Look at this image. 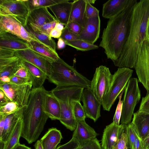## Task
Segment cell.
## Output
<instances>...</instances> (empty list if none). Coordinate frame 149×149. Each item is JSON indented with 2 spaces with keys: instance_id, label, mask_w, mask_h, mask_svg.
<instances>
[{
  "instance_id": "56",
  "label": "cell",
  "mask_w": 149,
  "mask_h": 149,
  "mask_svg": "<svg viewBox=\"0 0 149 149\" xmlns=\"http://www.w3.org/2000/svg\"><path fill=\"white\" fill-rule=\"evenodd\" d=\"M142 142L145 149H149V136L146 137Z\"/></svg>"
},
{
  "instance_id": "2",
  "label": "cell",
  "mask_w": 149,
  "mask_h": 149,
  "mask_svg": "<svg viewBox=\"0 0 149 149\" xmlns=\"http://www.w3.org/2000/svg\"><path fill=\"white\" fill-rule=\"evenodd\" d=\"M137 0H130L125 9L109 19L103 30L100 46L108 59L114 61L119 57L129 36L131 17Z\"/></svg>"
},
{
  "instance_id": "33",
  "label": "cell",
  "mask_w": 149,
  "mask_h": 149,
  "mask_svg": "<svg viewBox=\"0 0 149 149\" xmlns=\"http://www.w3.org/2000/svg\"><path fill=\"white\" fill-rule=\"evenodd\" d=\"M58 22L56 20L40 26H33L29 24H27V25L34 31L50 36L51 31L54 28Z\"/></svg>"
},
{
  "instance_id": "9",
  "label": "cell",
  "mask_w": 149,
  "mask_h": 149,
  "mask_svg": "<svg viewBox=\"0 0 149 149\" xmlns=\"http://www.w3.org/2000/svg\"><path fill=\"white\" fill-rule=\"evenodd\" d=\"M112 75L108 68L101 65L96 68L91 81L90 88L101 103L109 90Z\"/></svg>"
},
{
  "instance_id": "27",
  "label": "cell",
  "mask_w": 149,
  "mask_h": 149,
  "mask_svg": "<svg viewBox=\"0 0 149 149\" xmlns=\"http://www.w3.org/2000/svg\"><path fill=\"white\" fill-rule=\"evenodd\" d=\"M0 31H5L20 38L22 24L12 17L0 16Z\"/></svg>"
},
{
  "instance_id": "5",
  "label": "cell",
  "mask_w": 149,
  "mask_h": 149,
  "mask_svg": "<svg viewBox=\"0 0 149 149\" xmlns=\"http://www.w3.org/2000/svg\"><path fill=\"white\" fill-rule=\"evenodd\" d=\"M53 72L47 79L58 87L90 88L91 81L60 58L52 63Z\"/></svg>"
},
{
  "instance_id": "7",
  "label": "cell",
  "mask_w": 149,
  "mask_h": 149,
  "mask_svg": "<svg viewBox=\"0 0 149 149\" xmlns=\"http://www.w3.org/2000/svg\"><path fill=\"white\" fill-rule=\"evenodd\" d=\"M139 82L136 78H131L124 90L120 119L121 124L122 125H126L130 123L135 107L140 99Z\"/></svg>"
},
{
  "instance_id": "53",
  "label": "cell",
  "mask_w": 149,
  "mask_h": 149,
  "mask_svg": "<svg viewBox=\"0 0 149 149\" xmlns=\"http://www.w3.org/2000/svg\"><path fill=\"white\" fill-rule=\"evenodd\" d=\"M62 33V31L58 30L55 28L51 31L49 36L51 37L55 38H59L60 37Z\"/></svg>"
},
{
  "instance_id": "16",
  "label": "cell",
  "mask_w": 149,
  "mask_h": 149,
  "mask_svg": "<svg viewBox=\"0 0 149 149\" xmlns=\"http://www.w3.org/2000/svg\"><path fill=\"white\" fill-rule=\"evenodd\" d=\"M0 47L15 50L30 49L27 41L3 31H0Z\"/></svg>"
},
{
  "instance_id": "11",
  "label": "cell",
  "mask_w": 149,
  "mask_h": 149,
  "mask_svg": "<svg viewBox=\"0 0 149 149\" xmlns=\"http://www.w3.org/2000/svg\"><path fill=\"white\" fill-rule=\"evenodd\" d=\"M134 68L139 82L149 92V42L147 40L141 45Z\"/></svg>"
},
{
  "instance_id": "17",
  "label": "cell",
  "mask_w": 149,
  "mask_h": 149,
  "mask_svg": "<svg viewBox=\"0 0 149 149\" xmlns=\"http://www.w3.org/2000/svg\"><path fill=\"white\" fill-rule=\"evenodd\" d=\"M68 0H62L60 2L48 7L59 22L65 26L70 22L73 6L72 2Z\"/></svg>"
},
{
  "instance_id": "43",
  "label": "cell",
  "mask_w": 149,
  "mask_h": 149,
  "mask_svg": "<svg viewBox=\"0 0 149 149\" xmlns=\"http://www.w3.org/2000/svg\"><path fill=\"white\" fill-rule=\"evenodd\" d=\"M138 112L149 114V92L142 98Z\"/></svg>"
},
{
  "instance_id": "19",
  "label": "cell",
  "mask_w": 149,
  "mask_h": 149,
  "mask_svg": "<svg viewBox=\"0 0 149 149\" xmlns=\"http://www.w3.org/2000/svg\"><path fill=\"white\" fill-rule=\"evenodd\" d=\"M98 134L95 130L84 120L77 121L72 137L74 138L81 145L96 138Z\"/></svg>"
},
{
  "instance_id": "24",
  "label": "cell",
  "mask_w": 149,
  "mask_h": 149,
  "mask_svg": "<svg viewBox=\"0 0 149 149\" xmlns=\"http://www.w3.org/2000/svg\"><path fill=\"white\" fill-rule=\"evenodd\" d=\"M70 22H74L79 24L83 28L87 21L86 15V0H74Z\"/></svg>"
},
{
  "instance_id": "47",
  "label": "cell",
  "mask_w": 149,
  "mask_h": 149,
  "mask_svg": "<svg viewBox=\"0 0 149 149\" xmlns=\"http://www.w3.org/2000/svg\"><path fill=\"white\" fill-rule=\"evenodd\" d=\"M14 75L30 79V76L28 70L23 64L22 61L21 63L19 66Z\"/></svg>"
},
{
  "instance_id": "25",
  "label": "cell",
  "mask_w": 149,
  "mask_h": 149,
  "mask_svg": "<svg viewBox=\"0 0 149 149\" xmlns=\"http://www.w3.org/2000/svg\"><path fill=\"white\" fill-rule=\"evenodd\" d=\"M21 61L29 72L30 80L32 83V88H39L43 86L45 80L48 78L45 73L32 64L25 61Z\"/></svg>"
},
{
  "instance_id": "62",
  "label": "cell",
  "mask_w": 149,
  "mask_h": 149,
  "mask_svg": "<svg viewBox=\"0 0 149 149\" xmlns=\"http://www.w3.org/2000/svg\"><path fill=\"white\" fill-rule=\"evenodd\" d=\"M149 136V131H148V133L147 134V136L146 137H147V136Z\"/></svg>"
},
{
  "instance_id": "3",
  "label": "cell",
  "mask_w": 149,
  "mask_h": 149,
  "mask_svg": "<svg viewBox=\"0 0 149 149\" xmlns=\"http://www.w3.org/2000/svg\"><path fill=\"white\" fill-rule=\"evenodd\" d=\"M45 90L43 86L32 88L22 117L21 137L29 144L38 139L49 118L45 111Z\"/></svg>"
},
{
  "instance_id": "52",
  "label": "cell",
  "mask_w": 149,
  "mask_h": 149,
  "mask_svg": "<svg viewBox=\"0 0 149 149\" xmlns=\"http://www.w3.org/2000/svg\"><path fill=\"white\" fill-rule=\"evenodd\" d=\"M7 116L0 115V138L1 137L3 131L5 120Z\"/></svg>"
},
{
  "instance_id": "54",
  "label": "cell",
  "mask_w": 149,
  "mask_h": 149,
  "mask_svg": "<svg viewBox=\"0 0 149 149\" xmlns=\"http://www.w3.org/2000/svg\"><path fill=\"white\" fill-rule=\"evenodd\" d=\"M65 41L62 38H59L57 43V49H62L65 47Z\"/></svg>"
},
{
  "instance_id": "23",
  "label": "cell",
  "mask_w": 149,
  "mask_h": 149,
  "mask_svg": "<svg viewBox=\"0 0 149 149\" xmlns=\"http://www.w3.org/2000/svg\"><path fill=\"white\" fill-rule=\"evenodd\" d=\"M131 122L138 136L143 141L146 137L149 131V114L137 111L134 113Z\"/></svg>"
},
{
  "instance_id": "31",
  "label": "cell",
  "mask_w": 149,
  "mask_h": 149,
  "mask_svg": "<svg viewBox=\"0 0 149 149\" xmlns=\"http://www.w3.org/2000/svg\"><path fill=\"white\" fill-rule=\"evenodd\" d=\"M24 27L28 32L38 39L40 42L47 46L54 51L56 52V49L57 46L56 43L50 36L34 31L27 25Z\"/></svg>"
},
{
  "instance_id": "42",
  "label": "cell",
  "mask_w": 149,
  "mask_h": 149,
  "mask_svg": "<svg viewBox=\"0 0 149 149\" xmlns=\"http://www.w3.org/2000/svg\"><path fill=\"white\" fill-rule=\"evenodd\" d=\"M80 149H102L100 142L96 138L80 145Z\"/></svg>"
},
{
  "instance_id": "38",
  "label": "cell",
  "mask_w": 149,
  "mask_h": 149,
  "mask_svg": "<svg viewBox=\"0 0 149 149\" xmlns=\"http://www.w3.org/2000/svg\"><path fill=\"white\" fill-rule=\"evenodd\" d=\"M21 107L15 102H9L5 105L0 107V115L8 116L15 112Z\"/></svg>"
},
{
  "instance_id": "28",
  "label": "cell",
  "mask_w": 149,
  "mask_h": 149,
  "mask_svg": "<svg viewBox=\"0 0 149 149\" xmlns=\"http://www.w3.org/2000/svg\"><path fill=\"white\" fill-rule=\"evenodd\" d=\"M23 116L18 120L6 142L3 145L0 143V149H14L20 143Z\"/></svg>"
},
{
  "instance_id": "10",
  "label": "cell",
  "mask_w": 149,
  "mask_h": 149,
  "mask_svg": "<svg viewBox=\"0 0 149 149\" xmlns=\"http://www.w3.org/2000/svg\"><path fill=\"white\" fill-rule=\"evenodd\" d=\"M32 88L31 81L17 85L11 83L0 84V89L3 91L11 102L20 107L26 106Z\"/></svg>"
},
{
  "instance_id": "4",
  "label": "cell",
  "mask_w": 149,
  "mask_h": 149,
  "mask_svg": "<svg viewBox=\"0 0 149 149\" xmlns=\"http://www.w3.org/2000/svg\"><path fill=\"white\" fill-rule=\"evenodd\" d=\"M84 88L79 86H56L51 91L60 104L61 115L59 120L71 131L74 130L77 123L73 114V102L81 101Z\"/></svg>"
},
{
  "instance_id": "49",
  "label": "cell",
  "mask_w": 149,
  "mask_h": 149,
  "mask_svg": "<svg viewBox=\"0 0 149 149\" xmlns=\"http://www.w3.org/2000/svg\"><path fill=\"white\" fill-rule=\"evenodd\" d=\"M10 78L11 83L17 85L22 84L31 81L29 79L22 78L14 75Z\"/></svg>"
},
{
  "instance_id": "57",
  "label": "cell",
  "mask_w": 149,
  "mask_h": 149,
  "mask_svg": "<svg viewBox=\"0 0 149 149\" xmlns=\"http://www.w3.org/2000/svg\"><path fill=\"white\" fill-rule=\"evenodd\" d=\"M54 28L58 30L62 31L64 28V25L58 22L56 24Z\"/></svg>"
},
{
  "instance_id": "26",
  "label": "cell",
  "mask_w": 149,
  "mask_h": 149,
  "mask_svg": "<svg viewBox=\"0 0 149 149\" xmlns=\"http://www.w3.org/2000/svg\"><path fill=\"white\" fill-rule=\"evenodd\" d=\"M62 138L60 130L52 127L48 129L40 141L43 149H56Z\"/></svg>"
},
{
  "instance_id": "46",
  "label": "cell",
  "mask_w": 149,
  "mask_h": 149,
  "mask_svg": "<svg viewBox=\"0 0 149 149\" xmlns=\"http://www.w3.org/2000/svg\"><path fill=\"white\" fill-rule=\"evenodd\" d=\"M80 146L74 138H72L66 143L59 146L56 149H76Z\"/></svg>"
},
{
  "instance_id": "58",
  "label": "cell",
  "mask_w": 149,
  "mask_h": 149,
  "mask_svg": "<svg viewBox=\"0 0 149 149\" xmlns=\"http://www.w3.org/2000/svg\"><path fill=\"white\" fill-rule=\"evenodd\" d=\"M35 149H43L40 140H37L34 145Z\"/></svg>"
},
{
  "instance_id": "61",
  "label": "cell",
  "mask_w": 149,
  "mask_h": 149,
  "mask_svg": "<svg viewBox=\"0 0 149 149\" xmlns=\"http://www.w3.org/2000/svg\"><path fill=\"white\" fill-rule=\"evenodd\" d=\"M88 1L90 4H94L96 1L95 0H87Z\"/></svg>"
},
{
  "instance_id": "21",
  "label": "cell",
  "mask_w": 149,
  "mask_h": 149,
  "mask_svg": "<svg viewBox=\"0 0 149 149\" xmlns=\"http://www.w3.org/2000/svg\"><path fill=\"white\" fill-rule=\"evenodd\" d=\"M130 0H109L103 5L102 16L110 19L121 13L127 7Z\"/></svg>"
},
{
  "instance_id": "50",
  "label": "cell",
  "mask_w": 149,
  "mask_h": 149,
  "mask_svg": "<svg viewBox=\"0 0 149 149\" xmlns=\"http://www.w3.org/2000/svg\"><path fill=\"white\" fill-rule=\"evenodd\" d=\"M11 102L4 92L0 89V107Z\"/></svg>"
},
{
  "instance_id": "44",
  "label": "cell",
  "mask_w": 149,
  "mask_h": 149,
  "mask_svg": "<svg viewBox=\"0 0 149 149\" xmlns=\"http://www.w3.org/2000/svg\"><path fill=\"white\" fill-rule=\"evenodd\" d=\"M86 15L87 18H89L99 15V10L93 6L86 0Z\"/></svg>"
},
{
  "instance_id": "14",
  "label": "cell",
  "mask_w": 149,
  "mask_h": 149,
  "mask_svg": "<svg viewBox=\"0 0 149 149\" xmlns=\"http://www.w3.org/2000/svg\"><path fill=\"white\" fill-rule=\"evenodd\" d=\"M124 126L112 122L106 127L102 139L101 146L102 149H114Z\"/></svg>"
},
{
  "instance_id": "13",
  "label": "cell",
  "mask_w": 149,
  "mask_h": 149,
  "mask_svg": "<svg viewBox=\"0 0 149 149\" xmlns=\"http://www.w3.org/2000/svg\"><path fill=\"white\" fill-rule=\"evenodd\" d=\"M81 101L86 118L95 122L101 116L102 104L95 97L90 88H84L82 91Z\"/></svg>"
},
{
  "instance_id": "51",
  "label": "cell",
  "mask_w": 149,
  "mask_h": 149,
  "mask_svg": "<svg viewBox=\"0 0 149 149\" xmlns=\"http://www.w3.org/2000/svg\"><path fill=\"white\" fill-rule=\"evenodd\" d=\"M133 149H145L142 141L138 135L136 136L134 142Z\"/></svg>"
},
{
  "instance_id": "63",
  "label": "cell",
  "mask_w": 149,
  "mask_h": 149,
  "mask_svg": "<svg viewBox=\"0 0 149 149\" xmlns=\"http://www.w3.org/2000/svg\"><path fill=\"white\" fill-rule=\"evenodd\" d=\"M76 149H80V146Z\"/></svg>"
},
{
  "instance_id": "1",
  "label": "cell",
  "mask_w": 149,
  "mask_h": 149,
  "mask_svg": "<svg viewBox=\"0 0 149 149\" xmlns=\"http://www.w3.org/2000/svg\"><path fill=\"white\" fill-rule=\"evenodd\" d=\"M149 19V0H141L132 13L130 33L118 59L113 61L118 68H134L141 45L147 40V29Z\"/></svg>"
},
{
  "instance_id": "55",
  "label": "cell",
  "mask_w": 149,
  "mask_h": 149,
  "mask_svg": "<svg viewBox=\"0 0 149 149\" xmlns=\"http://www.w3.org/2000/svg\"><path fill=\"white\" fill-rule=\"evenodd\" d=\"M11 82L10 78L7 76L0 77V84L8 83Z\"/></svg>"
},
{
  "instance_id": "45",
  "label": "cell",
  "mask_w": 149,
  "mask_h": 149,
  "mask_svg": "<svg viewBox=\"0 0 149 149\" xmlns=\"http://www.w3.org/2000/svg\"><path fill=\"white\" fill-rule=\"evenodd\" d=\"M20 38L27 42L35 41L40 42L38 39L28 32L22 25L21 28Z\"/></svg>"
},
{
  "instance_id": "40",
  "label": "cell",
  "mask_w": 149,
  "mask_h": 149,
  "mask_svg": "<svg viewBox=\"0 0 149 149\" xmlns=\"http://www.w3.org/2000/svg\"><path fill=\"white\" fill-rule=\"evenodd\" d=\"M126 128L128 140L133 149V144L137 134L132 122L126 125Z\"/></svg>"
},
{
  "instance_id": "20",
  "label": "cell",
  "mask_w": 149,
  "mask_h": 149,
  "mask_svg": "<svg viewBox=\"0 0 149 149\" xmlns=\"http://www.w3.org/2000/svg\"><path fill=\"white\" fill-rule=\"evenodd\" d=\"M44 109L49 118L52 120H59L61 115L60 104L51 91H45Z\"/></svg>"
},
{
  "instance_id": "60",
  "label": "cell",
  "mask_w": 149,
  "mask_h": 149,
  "mask_svg": "<svg viewBox=\"0 0 149 149\" xmlns=\"http://www.w3.org/2000/svg\"><path fill=\"white\" fill-rule=\"evenodd\" d=\"M147 40L149 42V19L148 20L147 29Z\"/></svg>"
},
{
  "instance_id": "30",
  "label": "cell",
  "mask_w": 149,
  "mask_h": 149,
  "mask_svg": "<svg viewBox=\"0 0 149 149\" xmlns=\"http://www.w3.org/2000/svg\"><path fill=\"white\" fill-rule=\"evenodd\" d=\"M20 59L15 50L0 47V70Z\"/></svg>"
},
{
  "instance_id": "34",
  "label": "cell",
  "mask_w": 149,
  "mask_h": 149,
  "mask_svg": "<svg viewBox=\"0 0 149 149\" xmlns=\"http://www.w3.org/2000/svg\"><path fill=\"white\" fill-rule=\"evenodd\" d=\"M62 0H29L28 3L30 10L34 8H48L61 1Z\"/></svg>"
},
{
  "instance_id": "39",
  "label": "cell",
  "mask_w": 149,
  "mask_h": 149,
  "mask_svg": "<svg viewBox=\"0 0 149 149\" xmlns=\"http://www.w3.org/2000/svg\"><path fill=\"white\" fill-rule=\"evenodd\" d=\"M123 91L118 96L119 100L113 118V122L118 125H120L123 108V101L121 100L124 92Z\"/></svg>"
},
{
  "instance_id": "29",
  "label": "cell",
  "mask_w": 149,
  "mask_h": 149,
  "mask_svg": "<svg viewBox=\"0 0 149 149\" xmlns=\"http://www.w3.org/2000/svg\"><path fill=\"white\" fill-rule=\"evenodd\" d=\"M30 49L54 61L60 57L56 52L43 44L35 41L28 42Z\"/></svg>"
},
{
  "instance_id": "18",
  "label": "cell",
  "mask_w": 149,
  "mask_h": 149,
  "mask_svg": "<svg viewBox=\"0 0 149 149\" xmlns=\"http://www.w3.org/2000/svg\"><path fill=\"white\" fill-rule=\"evenodd\" d=\"M56 20L47 7L38 8L30 10L27 19V24L40 26Z\"/></svg>"
},
{
  "instance_id": "12",
  "label": "cell",
  "mask_w": 149,
  "mask_h": 149,
  "mask_svg": "<svg viewBox=\"0 0 149 149\" xmlns=\"http://www.w3.org/2000/svg\"><path fill=\"white\" fill-rule=\"evenodd\" d=\"M15 51L21 60L28 62L38 67L45 72L48 77L52 74L53 70L52 63L54 61L30 49Z\"/></svg>"
},
{
  "instance_id": "6",
  "label": "cell",
  "mask_w": 149,
  "mask_h": 149,
  "mask_svg": "<svg viewBox=\"0 0 149 149\" xmlns=\"http://www.w3.org/2000/svg\"><path fill=\"white\" fill-rule=\"evenodd\" d=\"M133 72L129 68H118L113 74L109 90L101 103L104 110L110 111L117 97L124 91Z\"/></svg>"
},
{
  "instance_id": "35",
  "label": "cell",
  "mask_w": 149,
  "mask_h": 149,
  "mask_svg": "<svg viewBox=\"0 0 149 149\" xmlns=\"http://www.w3.org/2000/svg\"><path fill=\"white\" fill-rule=\"evenodd\" d=\"M21 63L20 59L0 70V77L7 76L10 78L13 76Z\"/></svg>"
},
{
  "instance_id": "8",
  "label": "cell",
  "mask_w": 149,
  "mask_h": 149,
  "mask_svg": "<svg viewBox=\"0 0 149 149\" xmlns=\"http://www.w3.org/2000/svg\"><path fill=\"white\" fill-rule=\"evenodd\" d=\"M29 0H0V16L12 17L25 26L30 11Z\"/></svg>"
},
{
  "instance_id": "15",
  "label": "cell",
  "mask_w": 149,
  "mask_h": 149,
  "mask_svg": "<svg viewBox=\"0 0 149 149\" xmlns=\"http://www.w3.org/2000/svg\"><path fill=\"white\" fill-rule=\"evenodd\" d=\"M100 27L99 15L87 18L85 27L79 36V39L94 44L99 37Z\"/></svg>"
},
{
  "instance_id": "22",
  "label": "cell",
  "mask_w": 149,
  "mask_h": 149,
  "mask_svg": "<svg viewBox=\"0 0 149 149\" xmlns=\"http://www.w3.org/2000/svg\"><path fill=\"white\" fill-rule=\"evenodd\" d=\"M27 105L21 107L15 112L7 116L0 143L3 144L7 141L18 120L24 115Z\"/></svg>"
},
{
  "instance_id": "48",
  "label": "cell",
  "mask_w": 149,
  "mask_h": 149,
  "mask_svg": "<svg viewBox=\"0 0 149 149\" xmlns=\"http://www.w3.org/2000/svg\"><path fill=\"white\" fill-rule=\"evenodd\" d=\"M65 26L67 27L72 33L78 36L80 34L83 28L79 24L74 22H69Z\"/></svg>"
},
{
  "instance_id": "32",
  "label": "cell",
  "mask_w": 149,
  "mask_h": 149,
  "mask_svg": "<svg viewBox=\"0 0 149 149\" xmlns=\"http://www.w3.org/2000/svg\"><path fill=\"white\" fill-rule=\"evenodd\" d=\"M65 42L66 45L75 48L77 50L82 52L93 50L99 47L97 45L80 39Z\"/></svg>"
},
{
  "instance_id": "59",
  "label": "cell",
  "mask_w": 149,
  "mask_h": 149,
  "mask_svg": "<svg viewBox=\"0 0 149 149\" xmlns=\"http://www.w3.org/2000/svg\"><path fill=\"white\" fill-rule=\"evenodd\" d=\"M14 149H31L29 147L24 144L19 143L18 145Z\"/></svg>"
},
{
  "instance_id": "37",
  "label": "cell",
  "mask_w": 149,
  "mask_h": 149,
  "mask_svg": "<svg viewBox=\"0 0 149 149\" xmlns=\"http://www.w3.org/2000/svg\"><path fill=\"white\" fill-rule=\"evenodd\" d=\"M73 112L74 117L77 121L85 120L86 118L80 101H75L73 102Z\"/></svg>"
},
{
  "instance_id": "41",
  "label": "cell",
  "mask_w": 149,
  "mask_h": 149,
  "mask_svg": "<svg viewBox=\"0 0 149 149\" xmlns=\"http://www.w3.org/2000/svg\"><path fill=\"white\" fill-rule=\"evenodd\" d=\"M65 42L79 39V36L71 31L66 26H65L62 31L60 37Z\"/></svg>"
},
{
  "instance_id": "36",
  "label": "cell",
  "mask_w": 149,
  "mask_h": 149,
  "mask_svg": "<svg viewBox=\"0 0 149 149\" xmlns=\"http://www.w3.org/2000/svg\"><path fill=\"white\" fill-rule=\"evenodd\" d=\"M114 149H133L128 140L126 125L124 126L119 140Z\"/></svg>"
}]
</instances>
